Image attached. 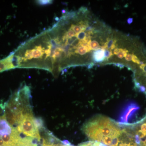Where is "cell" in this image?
Listing matches in <instances>:
<instances>
[{
  "mask_svg": "<svg viewBox=\"0 0 146 146\" xmlns=\"http://www.w3.org/2000/svg\"><path fill=\"white\" fill-rule=\"evenodd\" d=\"M83 129L89 139L99 142H102L106 137L118 138L122 133L121 129L113 122L103 116L90 120L84 125Z\"/></svg>",
  "mask_w": 146,
  "mask_h": 146,
  "instance_id": "obj_1",
  "label": "cell"
},
{
  "mask_svg": "<svg viewBox=\"0 0 146 146\" xmlns=\"http://www.w3.org/2000/svg\"><path fill=\"white\" fill-rule=\"evenodd\" d=\"M34 119L33 113L25 114L21 123L16 128L19 133L27 137L36 139L40 142L41 136L39 129L35 124Z\"/></svg>",
  "mask_w": 146,
  "mask_h": 146,
  "instance_id": "obj_2",
  "label": "cell"
},
{
  "mask_svg": "<svg viewBox=\"0 0 146 146\" xmlns=\"http://www.w3.org/2000/svg\"><path fill=\"white\" fill-rule=\"evenodd\" d=\"M15 68L13 64L12 56L11 54L10 53L7 57L0 60V73Z\"/></svg>",
  "mask_w": 146,
  "mask_h": 146,
  "instance_id": "obj_3",
  "label": "cell"
},
{
  "mask_svg": "<svg viewBox=\"0 0 146 146\" xmlns=\"http://www.w3.org/2000/svg\"><path fill=\"white\" fill-rule=\"evenodd\" d=\"M137 108H138L137 106L133 104L129 106L124 112L121 118V121L122 123H126L130 116L132 115L133 112H135Z\"/></svg>",
  "mask_w": 146,
  "mask_h": 146,
  "instance_id": "obj_4",
  "label": "cell"
},
{
  "mask_svg": "<svg viewBox=\"0 0 146 146\" xmlns=\"http://www.w3.org/2000/svg\"><path fill=\"white\" fill-rule=\"evenodd\" d=\"M104 49H99L94 51L93 54L94 60L96 62L100 63L102 62L105 59Z\"/></svg>",
  "mask_w": 146,
  "mask_h": 146,
  "instance_id": "obj_5",
  "label": "cell"
},
{
  "mask_svg": "<svg viewBox=\"0 0 146 146\" xmlns=\"http://www.w3.org/2000/svg\"><path fill=\"white\" fill-rule=\"evenodd\" d=\"M88 46H89L91 50H95L98 48L99 44L96 40H94L92 42L90 40L88 43Z\"/></svg>",
  "mask_w": 146,
  "mask_h": 146,
  "instance_id": "obj_6",
  "label": "cell"
},
{
  "mask_svg": "<svg viewBox=\"0 0 146 146\" xmlns=\"http://www.w3.org/2000/svg\"><path fill=\"white\" fill-rule=\"evenodd\" d=\"M116 42V41H114V40H113V39H110V40L108 41V42L105 44L103 48V49L110 48L112 44H115V43Z\"/></svg>",
  "mask_w": 146,
  "mask_h": 146,
  "instance_id": "obj_7",
  "label": "cell"
},
{
  "mask_svg": "<svg viewBox=\"0 0 146 146\" xmlns=\"http://www.w3.org/2000/svg\"><path fill=\"white\" fill-rule=\"evenodd\" d=\"M117 146H137V144L132 142L126 143V142H121V143L118 144Z\"/></svg>",
  "mask_w": 146,
  "mask_h": 146,
  "instance_id": "obj_8",
  "label": "cell"
},
{
  "mask_svg": "<svg viewBox=\"0 0 146 146\" xmlns=\"http://www.w3.org/2000/svg\"><path fill=\"white\" fill-rule=\"evenodd\" d=\"M52 1H37L36 3L39 5H48L52 3Z\"/></svg>",
  "mask_w": 146,
  "mask_h": 146,
  "instance_id": "obj_9",
  "label": "cell"
},
{
  "mask_svg": "<svg viewBox=\"0 0 146 146\" xmlns=\"http://www.w3.org/2000/svg\"><path fill=\"white\" fill-rule=\"evenodd\" d=\"M131 55H132L131 60H132V61H133V63H137L138 64H140L141 63L142 64H143V62L140 61V60L138 59V57L136 55H135V54H132Z\"/></svg>",
  "mask_w": 146,
  "mask_h": 146,
  "instance_id": "obj_10",
  "label": "cell"
},
{
  "mask_svg": "<svg viewBox=\"0 0 146 146\" xmlns=\"http://www.w3.org/2000/svg\"><path fill=\"white\" fill-rule=\"evenodd\" d=\"M105 57L106 59H108L110 58L113 55L112 52L109 50H105Z\"/></svg>",
  "mask_w": 146,
  "mask_h": 146,
  "instance_id": "obj_11",
  "label": "cell"
},
{
  "mask_svg": "<svg viewBox=\"0 0 146 146\" xmlns=\"http://www.w3.org/2000/svg\"><path fill=\"white\" fill-rule=\"evenodd\" d=\"M136 135H138L141 139H143L146 136V132H144L141 130H138L136 133Z\"/></svg>",
  "mask_w": 146,
  "mask_h": 146,
  "instance_id": "obj_12",
  "label": "cell"
},
{
  "mask_svg": "<svg viewBox=\"0 0 146 146\" xmlns=\"http://www.w3.org/2000/svg\"><path fill=\"white\" fill-rule=\"evenodd\" d=\"M135 142H136V144L140 145L141 144V139L139 137V136L137 135H136V136H135Z\"/></svg>",
  "mask_w": 146,
  "mask_h": 146,
  "instance_id": "obj_13",
  "label": "cell"
},
{
  "mask_svg": "<svg viewBox=\"0 0 146 146\" xmlns=\"http://www.w3.org/2000/svg\"><path fill=\"white\" fill-rule=\"evenodd\" d=\"M140 68L141 70H143L144 72L146 73V64H141L140 66Z\"/></svg>",
  "mask_w": 146,
  "mask_h": 146,
  "instance_id": "obj_14",
  "label": "cell"
},
{
  "mask_svg": "<svg viewBox=\"0 0 146 146\" xmlns=\"http://www.w3.org/2000/svg\"><path fill=\"white\" fill-rule=\"evenodd\" d=\"M125 60L127 61H130L132 58V55L130 54H128L125 57Z\"/></svg>",
  "mask_w": 146,
  "mask_h": 146,
  "instance_id": "obj_15",
  "label": "cell"
},
{
  "mask_svg": "<svg viewBox=\"0 0 146 146\" xmlns=\"http://www.w3.org/2000/svg\"><path fill=\"white\" fill-rule=\"evenodd\" d=\"M61 142H62V143H63V145H65L67 146L72 145L71 143L68 141H67V140H65V141H61Z\"/></svg>",
  "mask_w": 146,
  "mask_h": 146,
  "instance_id": "obj_16",
  "label": "cell"
},
{
  "mask_svg": "<svg viewBox=\"0 0 146 146\" xmlns=\"http://www.w3.org/2000/svg\"><path fill=\"white\" fill-rule=\"evenodd\" d=\"M123 49L122 48H117L115 49L114 51V54H118L119 53L121 52L122 51Z\"/></svg>",
  "mask_w": 146,
  "mask_h": 146,
  "instance_id": "obj_17",
  "label": "cell"
},
{
  "mask_svg": "<svg viewBox=\"0 0 146 146\" xmlns=\"http://www.w3.org/2000/svg\"><path fill=\"white\" fill-rule=\"evenodd\" d=\"M141 130L144 132H146V123L143 124L141 126Z\"/></svg>",
  "mask_w": 146,
  "mask_h": 146,
  "instance_id": "obj_18",
  "label": "cell"
},
{
  "mask_svg": "<svg viewBox=\"0 0 146 146\" xmlns=\"http://www.w3.org/2000/svg\"><path fill=\"white\" fill-rule=\"evenodd\" d=\"M133 22V18H128L127 20V23L129 25H131Z\"/></svg>",
  "mask_w": 146,
  "mask_h": 146,
  "instance_id": "obj_19",
  "label": "cell"
},
{
  "mask_svg": "<svg viewBox=\"0 0 146 146\" xmlns=\"http://www.w3.org/2000/svg\"><path fill=\"white\" fill-rule=\"evenodd\" d=\"M139 89H140V91L141 92H144L146 91V88L144 86H139Z\"/></svg>",
  "mask_w": 146,
  "mask_h": 146,
  "instance_id": "obj_20",
  "label": "cell"
},
{
  "mask_svg": "<svg viewBox=\"0 0 146 146\" xmlns=\"http://www.w3.org/2000/svg\"><path fill=\"white\" fill-rule=\"evenodd\" d=\"M115 65L117 66V67H119V68H123L124 65H122V64H120V63H115Z\"/></svg>",
  "mask_w": 146,
  "mask_h": 146,
  "instance_id": "obj_21",
  "label": "cell"
},
{
  "mask_svg": "<svg viewBox=\"0 0 146 146\" xmlns=\"http://www.w3.org/2000/svg\"><path fill=\"white\" fill-rule=\"evenodd\" d=\"M115 48H116V45H115V44H112V46H111L110 49H111V50H112L115 49Z\"/></svg>",
  "mask_w": 146,
  "mask_h": 146,
  "instance_id": "obj_22",
  "label": "cell"
},
{
  "mask_svg": "<svg viewBox=\"0 0 146 146\" xmlns=\"http://www.w3.org/2000/svg\"><path fill=\"white\" fill-rule=\"evenodd\" d=\"M70 146H73V145H72Z\"/></svg>",
  "mask_w": 146,
  "mask_h": 146,
  "instance_id": "obj_23",
  "label": "cell"
}]
</instances>
